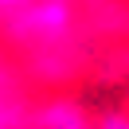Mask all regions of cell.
Instances as JSON below:
<instances>
[{
	"label": "cell",
	"mask_w": 129,
	"mask_h": 129,
	"mask_svg": "<svg viewBox=\"0 0 129 129\" xmlns=\"http://www.w3.org/2000/svg\"><path fill=\"white\" fill-rule=\"evenodd\" d=\"M86 31V4L82 0H31L4 16V39L31 55L51 51H78Z\"/></svg>",
	"instance_id": "cell-1"
},
{
	"label": "cell",
	"mask_w": 129,
	"mask_h": 129,
	"mask_svg": "<svg viewBox=\"0 0 129 129\" xmlns=\"http://www.w3.org/2000/svg\"><path fill=\"white\" fill-rule=\"evenodd\" d=\"M94 129H129V113H121V110H106L102 117L94 121Z\"/></svg>",
	"instance_id": "cell-3"
},
{
	"label": "cell",
	"mask_w": 129,
	"mask_h": 129,
	"mask_svg": "<svg viewBox=\"0 0 129 129\" xmlns=\"http://www.w3.org/2000/svg\"><path fill=\"white\" fill-rule=\"evenodd\" d=\"M24 4H31V0H0V16H8V12L24 8Z\"/></svg>",
	"instance_id": "cell-4"
},
{
	"label": "cell",
	"mask_w": 129,
	"mask_h": 129,
	"mask_svg": "<svg viewBox=\"0 0 129 129\" xmlns=\"http://www.w3.org/2000/svg\"><path fill=\"white\" fill-rule=\"evenodd\" d=\"M24 129H94V121L74 98H47L27 110Z\"/></svg>",
	"instance_id": "cell-2"
}]
</instances>
